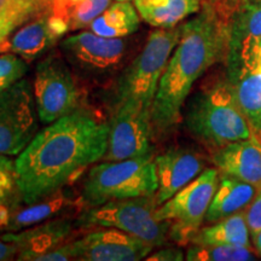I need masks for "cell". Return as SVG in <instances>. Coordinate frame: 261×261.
I'll list each match as a JSON object with an SVG mask.
<instances>
[{
  "instance_id": "1",
  "label": "cell",
  "mask_w": 261,
  "mask_h": 261,
  "mask_svg": "<svg viewBox=\"0 0 261 261\" xmlns=\"http://www.w3.org/2000/svg\"><path fill=\"white\" fill-rule=\"evenodd\" d=\"M108 140L109 122L83 107L50 123L15 161L21 200L33 204L62 190L104 158Z\"/></svg>"
},
{
  "instance_id": "2",
  "label": "cell",
  "mask_w": 261,
  "mask_h": 261,
  "mask_svg": "<svg viewBox=\"0 0 261 261\" xmlns=\"http://www.w3.org/2000/svg\"><path fill=\"white\" fill-rule=\"evenodd\" d=\"M228 12L204 0L195 17L181 24L178 45L163 71L151 106L152 138L168 135L181 119L192 86L227 52Z\"/></svg>"
},
{
  "instance_id": "3",
  "label": "cell",
  "mask_w": 261,
  "mask_h": 261,
  "mask_svg": "<svg viewBox=\"0 0 261 261\" xmlns=\"http://www.w3.org/2000/svg\"><path fill=\"white\" fill-rule=\"evenodd\" d=\"M189 133L208 151L253 139L252 129L224 77L197 92L185 112Z\"/></svg>"
},
{
  "instance_id": "4",
  "label": "cell",
  "mask_w": 261,
  "mask_h": 261,
  "mask_svg": "<svg viewBox=\"0 0 261 261\" xmlns=\"http://www.w3.org/2000/svg\"><path fill=\"white\" fill-rule=\"evenodd\" d=\"M180 35L181 24L150 33L140 54L116 77L113 108L122 103H137L151 109L160 80Z\"/></svg>"
},
{
  "instance_id": "5",
  "label": "cell",
  "mask_w": 261,
  "mask_h": 261,
  "mask_svg": "<svg viewBox=\"0 0 261 261\" xmlns=\"http://www.w3.org/2000/svg\"><path fill=\"white\" fill-rule=\"evenodd\" d=\"M158 177L154 154L139 158L107 161L93 166L84 182L83 198L87 208L109 201L155 196Z\"/></svg>"
},
{
  "instance_id": "6",
  "label": "cell",
  "mask_w": 261,
  "mask_h": 261,
  "mask_svg": "<svg viewBox=\"0 0 261 261\" xmlns=\"http://www.w3.org/2000/svg\"><path fill=\"white\" fill-rule=\"evenodd\" d=\"M155 196L114 200L84 211L77 219L81 227L117 228L152 247H161L169 238V223L156 217Z\"/></svg>"
},
{
  "instance_id": "7",
  "label": "cell",
  "mask_w": 261,
  "mask_h": 261,
  "mask_svg": "<svg viewBox=\"0 0 261 261\" xmlns=\"http://www.w3.org/2000/svg\"><path fill=\"white\" fill-rule=\"evenodd\" d=\"M220 173L208 168L156 208V217L169 223V238L178 246H188L205 219Z\"/></svg>"
},
{
  "instance_id": "8",
  "label": "cell",
  "mask_w": 261,
  "mask_h": 261,
  "mask_svg": "<svg viewBox=\"0 0 261 261\" xmlns=\"http://www.w3.org/2000/svg\"><path fill=\"white\" fill-rule=\"evenodd\" d=\"M61 51L70 68L90 81H104L125 68L129 56V40L106 38L86 31L63 39Z\"/></svg>"
},
{
  "instance_id": "9",
  "label": "cell",
  "mask_w": 261,
  "mask_h": 261,
  "mask_svg": "<svg viewBox=\"0 0 261 261\" xmlns=\"http://www.w3.org/2000/svg\"><path fill=\"white\" fill-rule=\"evenodd\" d=\"M39 120L50 125L81 108V92L64 57L48 55L38 64L33 85Z\"/></svg>"
},
{
  "instance_id": "10",
  "label": "cell",
  "mask_w": 261,
  "mask_h": 261,
  "mask_svg": "<svg viewBox=\"0 0 261 261\" xmlns=\"http://www.w3.org/2000/svg\"><path fill=\"white\" fill-rule=\"evenodd\" d=\"M39 114L27 79L0 92V154L19 155L38 133Z\"/></svg>"
},
{
  "instance_id": "11",
  "label": "cell",
  "mask_w": 261,
  "mask_h": 261,
  "mask_svg": "<svg viewBox=\"0 0 261 261\" xmlns=\"http://www.w3.org/2000/svg\"><path fill=\"white\" fill-rule=\"evenodd\" d=\"M109 140L104 160L122 161L151 154V109L142 104L122 103L113 108Z\"/></svg>"
},
{
  "instance_id": "12",
  "label": "cell",
  "mask_w": 261,
  "mask_h": 261,
  "mask_svg": "<svg viewBox=\"0 0 261 261\" xmlns=\"http://www.w3.org/2000/svg\"><path fill=\"white\" fill-rule=\"evenodd\" d=\"M225 76L238 108L261 143V48L225 60Z\"/></svg>"
},
{
  "instance_id": "13",
  "label": "cell",
  "mask_w": 261,
  "mask_h": 261,
  "mask_svg": "<svg viewBox=\"0 0 261 261\" xmlns=\"http://www.w3.org/2000/svg\"><path fill=\"white\" fill-rule=\"evenodd\" d=\"M75 260L138 261L145 259L155 247L125 231L104 227L71 241Z\"/></svg>"
},
{
  "instance_id": "14",
  "label": "cell",
  "mask_w": 261,
  "mask_h": 261,
  "mask_svg": "<svg viewBox=\"0 0 261 261\" xmlns=\"http://www.w3.org/2000/svg\"><path fill=\"white\" fill-rule=\"evenodd\" d=\"M68 32L69 24L63 17L45 12L12 32L3 42L2 54L12 52L27 62L35 61L51 50Z\"/></svg>"
},
{
  "instance_id": "15",
  "label": "cell",
  "mask_w": 261,
  "mask_h": 261,
  "mask_svg": "<svg viewBox=\"0 0 261 261\" xmlns=\"http://www.w3.org/2000/svg\"><path fill=\"white\" fill-rule=\"evenodd\" d=\"M158 191L156 204L161 205L203 172L205 158L190 149H169L154 158Z\"/></svg>"
},
{
  "instance_id": "16",
  "label": "cell",
  "mask_w": 261,
  "mask_h": 261,
  "mask_svg": "<svg viewBox=\"0 0 261 261\" xmlns=\"http://www.w3.org/2000/svg\"><path fill=\"white\" fill-rule=\"evenodd\" d=\"M73 228V223L69 219H64L63 217L33 225L19 232L6 233L3 238L16 247V259L19 261H35L41 254L67 243Z\"/></svg>"
},
{
  "instance_id": "17",
  "label": "cell",
  "mask_w": 261,
  "mask_h": 261,
  "mask_svg": "<svg viewBox=\"0 0 261 261\" xmlns=\"http://www.w3.org/2000/svg\"><path fill=\"white\" fill-rule=\"evenodd\" d=\"M220 174L230 175L261 191V143L254 139L231 143L212 154Z\"/></svg>"
},
{
  "instance_id": "18",
  "label": "cell",
  "mask_w": 261,
  "mask_h": 261,
  "mask_svg": "<svg viewBox=\"0 0 261 261\" xmlns=\"http://www.w3.org/2000/svg\"><path fill=\"white\" fill-rule=\"evenodd\" d=\"M227 25L228 40L225 60L261 48V0H241L228 12Z\"/></svg>"
},
{
  "instance_id": "19",
  "label": "cell",
  "mask_w": 261,
  "mask_h": 261,
  "mask_svg": "<svg viewBox=\"0 0 261 261\" xmlns=\"http://www.w3.org/2000/svg\"><path fill=\"white\" fill-rule=\"evenodd\" d=\"M25 205L27 207L21 208V210L16 205L12 210L9 225L6 227L8 230L19 231L33 225L55 219V218H63L65 212L77 210L85 204L83 198L71 197L62 189L50 197Z\"/></svg>"
},
{
  "instance_id": "20",
  "label": "cell",
  "mask_w": 261,
  "mask_h": 261,
  "mask_svg": "<svg viewBox=\"0 0 261 261\" xmlns=\"http://www.w3.org/2000/svg\"><path fill=\"white\" fill-rule=\"evenodd\" d=\"M257 190L250 184L230 175L220 174L217 191L205 214L208 224L217 223L231 215L246 211Z\"/></svg>"
},
{
  "instance_id": "21",
  "label": "cell",
  "mask_w": 261,
  "mask_h": 261,
  "mask_svg": "<svg viewBox=\"0 0 261 261\" xmlns=\"http://www.w3.org/2000/svg\"><path fill=\"white\" fill-rule=\"evenodd\" d=\"M204 0H135L140 18L155 28H173L200 11Z\"/></svg>"
},
{
  "instance_id": "22",
  "label": "cell",
  "mask_w": 261,
  "mask_h": 261,
  "mask_svg": "<svg viewBox=\"0 0 261 261\" xmlns=\"http://www.w3.org/2000/svg\"><path fill=\"white\" fill-rule=\"evenodd\" d=\"M190 244H198V246L223 244V246L253 248L250 246V234L244 211L213 223L210 226L200 228L192 237Z\"/></svg>"
},
{
  "instance_id": "23",
  "label": "cell",
  "mask_w": 261,
  "mask_h": 261,
  "mask_svg": "<svg viewBox=\"0 0 261 261\" xmlns=\"http://www.w3.org/2000/svg\"><path fill=\"white\" fill-rule=\"evenodd\" d=\"M140 16L129 2H117L90 24V31L106 38H126L138 31Z\"/></svg>"
},
{
  "instance_id": "24",
  "label": "cell",
  "mask_w": 261,
  "mask_h": 261,
  "mask_svg": "<svg viewBox=\"0 0 261 261\" xmlns=\"http://www.w3.org/2000/svg\"><path fill=\"white\" fill-rule=\"evenodd\" d=\"M21 198L17 185L16 162L0 154V228H6L9 225L11 212L17 205Z\"/></svg>"
},
{
  "instance_id": "25",
  "label": "cell",
  "mask_w": 261,
  "mask_h": 261,
  "mask_svg": "<svg viewBox=\"0 0 261 261\" xmlns=\"http://www.w3.org/2000/svg\"><path fill=\"white\" fill-rule=\"evenodd\" d=\"M257 256L254 248L223 246V244H210L198 246L191 244L188 249L187 257L189 261H249Z\"/></svg>"
},
{
  "instance_id": "26",
  "label": "cell",
  "mask_w": 261,
  "mask_h": 261,
  "mask_svg": "<svg viewBox=\"0 0 261 261\" xmlns=\"http://www.w3.org/2000/svg\"><path fill=\"white\" fill-rule=\"evenodd\" d=\"M112 5V0H83L75 6L68 19L69 32L79 31L86 27L103 14Z\"/></svg>"
},
{
  "instance_id": "27",
  "label": "cell",
  "mask_w": 261,
  "mask_h": 261,
  "mask_svg": "<svg viewBox=\"0 0 261 261\" xmlns=\"http://www.w3.org/2000/svg\"><path fill=\"white\" fill-rule=\"evenodd\" d=\"M27 61L12 52L0 55V92L23 79L27 73Z\"/></svg>"
},
{
  "instance_id": "28",
  "label": "cell",
  "mask_w": 261,
  "mask_h": 261,
  "mask_svg": "<svg viewBox=\"0 0 261 261\" xmlns=\"http://www.w3.org/2000/svg\"><path fill=\"white\" fill-rule=\"evenodd\" d=\"M29 19L32 18L22 10L10 4L6 0H0V27L4 28L10 34Z\"/></svg>"
},
{
  "instance_id": "29",
  "label": "cell",
  "mask_w": 261,
  "mask_h": 261,
  "mask_svg": "<svg viewBox=\"0 0 261 261\" xmlns=\"http://www.w3.org/2000/svg\"><path fill=\"white\" fill-rule=\"evenodd\" d=\"M248 230L252 241L261 231V191H257L255 197L244 211Z\"/></svg>"
},
{
  "instance_id": "30",
  "label": "cell",
  "mask_w": 261,
  "mask_h": 261,
  "mask_svg": "<svg viewBox=\"0 0 261 261\" xmlns=\"http://www.w3.org/2000/svg\"><path fill=\"white\" fill-rule=\"evenodd\" d=\"M6 2L22 10L31 18L48 12V6H50L48 0H6Z\"/></svg>"
},
{
  "instance_id": "31",
  "label": "cell",
  "mask_w": 261,
  "mask_h": 261,
  "mask_svg": "<svg viewBox=\"0 0 261 261\" xmlns=\"http://www.w3.org/2000/svg\"><path fill=\"white\" fill-rule=\"evenodd\" d=\"M75 260V253L73 243L67 242L62 246L55 248L50 252L41 254L40 256L37 257L35 261H68Z\"/></svg>"
},
{
  "instance_id": "32",
  "label": "cell",
  "mask_w": 261,
  "mask_h": 261,
  "mask_svg": "<svg viewBox=\"0 0 261 261\" xmlns=\"http://www.w3.org/2000/svg\"><path fill=\"white\" fill-rule=\"evenodd\" d=\"M50 2V6H48V12L51 14L61 16L65 21L68 22L69 16L73 11L75 6L79 4L83 0H48ZM69 24V23H68Z\"/></svg>"
},
{
  "instance_id": "33",
  "label": "cell",
  "mask_w": 261,
  "mask_h": 261,
  "mask_svg": "<svg viewBox=\"0 0 261 261\" xmlns=\"http://www.w3.org/2000/svg\"><path fill=\"white\" fill-rule=\"evenodd\" d=\"M146 260L150 261H181L184 260V253L180 248L167 247L162 248L159 252L151 254Z\"/></svg>"
},
{
  "instance_id": "34",
  "label": "cell",
  "mask_w": 261,
  "mask_h": 261,
  "mask_svg": "<svg viewBox=\"0 0 261 261\" xmlns=\"http://www.w3.org/2000/svg\"><path fill=\"white\" fill-rule=\"evenodd\" d=\"M17 256V249L12 243L6 242L3 237H0V261L12 260Z\"/></svg>"
},
{
  "instance_id": "35",
  "label": "cell",
  "mask_w": 261,
  "mask_h": 261,
  "mask_svg": "<svg viewBox=\"0 0 261 261\" xmlns=\"http://www.w3.org/2000/svg\"><path fill=\"white\" fill-rule=\"evenodd\" d=\"M211 2H213L215 5H218L219 8L225 10V11L230 12L241 0H211Z\"/></svg>"
},
{
  "instance_id": "36",
  "label": "cell",
  "mask_w": 261,
  "mask_h": 261,
  "mask_svg": "<svg viewBox=\"0 0 261 261\" xmlns=\"http://www.w3.org/2000/svg\"><path fill=\"white\" fill-rule=\"evenodd\" d=\"M253 248L255 250L256 255L261 257V231L256 234V237L253 240Z\"/></svg>"
},
{
  "instance_id": "37",
  "label": "cell",
  "mask_w": 261,
  "mask_h": 261,
  "mask_svg": "<svg viewBox=\"0 0 261 261\" xmlns=\"http://www.w3.org/2000/svg\"><path fill=\"white\" fill-rule=\"evenodd\" d=\"M9 35H10V33H9V32H6L4 28H2V27H0V37H2V38H4V39H6V38L9 37Z\"/></svg>"
},
{
  "instance_id": "38",
  "label": "cell",
  "mask_w": 261,
  "mask_h": 261,
  "mask_svg": "<svg viewBox=\"0 0 261 261\" xmlns=\"http://www.w3.org/2000/svg\"><path fill=\"white\" fill-rule=\"evenodd\" d=\"M5 41V39L4 38H2L0 37V54H2V47H3V42Z\"/></svg>"
},
{
  "instance_id": "39",
  "label": "cell",
  "mask_w": 261,
  "mask_h": 261,
  "mask_svg": "<svg viewBox=\"0 0 261 261\" xmlns=\"http://www.w3.org/2000/svg\"><path fill=\"white\" fill-rule=\"evenodd\" d=\"M117 2H129V0H117Z\"/></svg>"
}]
</instances>
